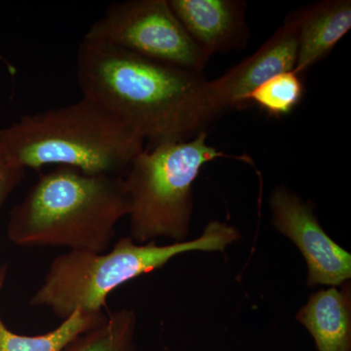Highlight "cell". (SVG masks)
<instances>
[{"instance_id": "7c38bea8", "label": "cell", "mask_w": 351, "mask_h": 351, "mask_svg": "<svg viewBox=\"0 0 351 351\" xmlns=\"http://www.w3.org/2000/svg\"><path fill=\"white\" fill-rule=\"evenodd\" d=\"M7 265L0 267V300L5 283ZM1 308V306H0ZM107 318L105 313H89L75 311L52 331L36 336L16 334L6 326L0 309V351H63L73 341Z\"/></svg>"}, {"instance_id": "9a60e30c", "label": "cell", "mask_w": 351, "mask_h": 351, "mask_svg": "<svg viewBox=\"0 0 351 351\" xmlns=\"http://www.w3.org/2000/svg\"><path fill=\"white\" fill-rule=\"evenodd\" d=\"M25 170L9 162L0 152V211L14 189L23 182Z\"/></svg>"}, {"instance_id": "8992f818", "label": "cell", "mask_w": 351, "mask_h": 351, "mask_svg": "<svg viewBox=\"0 0 351 351\" xmlns=\"http://www.w3.org/2000/svg\"><path fill=\"white\" fill-rule=\"evenodd\" d=\"M85 36L196 73H201L211 58L189 36L168 0L110 4Z\"/></svg>"}, {"instance_id": "8fae6325", "label": "cell", "mask_w": 351, "mask_h": 351, "mask_svg": "<svg viewBox=\"0 0 351 351\" xmlns=\"http://www.w3.org/2000/svg\"><path fill=\"white\" fill-rule=\"evenodd\" d=\"M341 287L314 293L297 314L318 351H351L350 284Z\"/></svg>"}, {"instance_id": "5b68a950", "label": "cell", "mask_w": 351, "mask_h": 351, "mask_svg": "<svg viewBox=\"0 0 351 351\" xmlns=\"http://www.w3.org/2000/svg\"><path fill=\"white\" fill-rule=\"evenodd\" d=\"M206 130L184 142L145 149L123 176L130 212V237L147 243L158 237L186 241L193 210V186L205 164L230 156L207 143Z\"/></svg>"}, {"instance_id": "5bb4252c", "label": "cell", "mask_w": 351, "mask_h": 351, "mask_svg": "<svg viewBox=\"0 0 351 351\" xmlns=\"http://www.w3.org/2000/svg\"><path fill=\"white\" fill-rule=\"evenodd\" d=\"M301 73L286 71L270 78L249 95V104L257 106L270 117L290 114L304 98V80Z\"/></svg>"}, {"instance_id": "6da1fadb", "label": "cell", "mask_w": 351, "mask_h": 351, "mask_svg": "<svg viewBox=\"0 0 351 351\" xmlns=\"http://www.w3.org/2000/svg\"><path fill=\"white\" fill-rule=\"evenodd\" d=\"M76 77L82 97L133 129L145 149L191 140L223 115L202 73L85 36Z\"/></svg>"}, {"instance_id": "30bf717a", "label": "cell", "mask_w": 351, "mask_h": 351, "mask_svg": "<svg viewBox=\"0 0 351 351\" xmlns=\"http://www.w3.org/2000/svg\"><path fill=\"white\" fill-rule=\"evenodd\" d=\"M298 58L294 71L304 75L326 58L351 29L350 0H324L299 9Z\"/></svg>"}, {"instance_id": "277c9868", "label": "cell", "mask_w": 351, "mask_h": 351, "mask_svg": "<svg viewBox=\"0 0 351 351\" xmlns=\"http://www.w3.org/2000/svg\"><path fill=\"white\" fill-rule=\"evenodd\" d=\"M241 239L239 230L226 221H210L193 240L157 245L137 243L120 237L104 253L69 250L51 262L43 283L29 304L50 309L60 319L75 311L104 313L108 295L124 284L162 269L172 258L188 252H223Z\"/></svg>"}, {"instance_id": "ba28073f", "label": "cell", "mask_w": 351, "mask_h": 351, "mask_svg": "<svg viewBox=\"0 0 351 351\" xmlns=\"http://www.w3.org/2000/svg\"><path fill=\"white\" fill-rule=\"evenodd\" d=\"M299 10L289 14L283 25L250 57L228 69L211 87L221 110H246L249 95L270 78L294 71L298 58Z\"/></svg>"}, {"instance_id": "52a82bcc", "label": "cell", "mask_w": 351, "mask_h": 351, "mask_svg": "<svg viewBox=\"0 0 351 351\" xmlns=\"http://www.w3.org/2000/svg\"><path fill=\"white\" fill-rule=\"evenodd\" d=\"M272 223L301 251L307 265V286L339 287L351 278V255L323 230L308 201L285 186L272 191Z\"/></svg>"}, {"instance_id": "3957f363", "label": "cell", "mask_w": 351, "mask_h": 351, "mask_svg": "<svg viewBox=\"0 0 351 351\" xmlns=\"http://www.w3.org/2000/svg\"><path fill=\"white\" fill-rule=\"evenodd\" d=\"M145 147L133 129L84 97L0 128V152L25 170L56 165L123 177Z\"/></svg>"}, {"instance_id": "4fadbf2b", "label": "cell", "mask_w": 351, "mask_h": 351, "mask_svg": "<svg viewBox=\"0 0 351 351\" xmlns=\"http://www.w3.org/2000/svg\"><path fill=\"white\" fill-rule=\"evenodd\" d=\"M138 317L134 309H117L98 327L80 335L63 351H138Z\"/></svg>"}, {"instance_id": "9c48e42d", "label": "cell", "mask_w": 351, "mask_h": 351, "mask_svg": "<svg viewBox=\"0 0 351 351\" xmlns=\"http://www.w3.org/2000/svg\"><path fill=\"white\" fill-rule=\"evenodd\" d=\"M193 41L211 57L247 45L246 3L237 0H168Z\"/></svg>"}, {"instance_id": "7a4b0ae2", "label": "cell", "mask_w": 351, "mask_h": 351, "mask_svg": "<svg viewBox=\"0 0 351 351\" xmlns=\"http://www.w3.org/2000/svg\"><path fill=\"white\" fill-rule=\"evenodd\" d=\"M129 212L123 177L57 166L41 173L11 209L7 237L19 246L104 253Z\"/></svg>"}]
</instances>
